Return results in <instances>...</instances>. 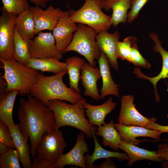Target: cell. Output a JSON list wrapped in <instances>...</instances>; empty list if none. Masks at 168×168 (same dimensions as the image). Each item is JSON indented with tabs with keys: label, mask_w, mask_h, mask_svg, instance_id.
Instances as JSON below:
<instances>
[{
	"label": "cell",
	"mask_w": 168,
	"mask_h": 168,
	"mask_svg": "<svg viewBox=\"0 0 168 168\" xmlns=\"http://www.w3.org/2000/svg\"><path fill=\"white\" fill-rule=\"evenodd\" d=\"M119 148L124 151L129 157L127 166H132L135 162L140 160H148L161 162L163 161L156 154V152L139 148L136 145L121 141L119 145Z\"/></svg>",
	"instance_id": "21"
},
{
	"label": "cell",
	"mask_w": 168,
	"mask_h": 168,
	"mask_svg": "<svg viewBox=\"0 0 168 168\" xmlns=\"http://www.w3.org/2000/svg\"><path fill=\"white\" fill-rule=\"evenodd\" d=\"M86 102L83 98L77 103L72 105L59 100L49 101L47 106L54 114L56 129L70 126L84 133L87 138H93V132L97 128L91 124L85 117L84 104Z\"/></svg>",
	"instance_id": "3"
},
{
	"label": "cell",
	"mask_w": 168,
	"mask_h": 168,
	"mask_svg": "<svg viewBox=\"0 0 168 168\" xmlns=\"http://www.w3.org/2000/svg\"><path fill=\"white\" fill-rule=\"evenodd\" d=\"M96 134L102 137V143L116 151L119 150V145L121 140L119 132L115 128L113 120L97 128Z\"/></svg>",
	"instance_id": "27"
},
{
	"label": "cell",
	"mask_w": 168,
	"mask_h": 168,
	"mask_svg": "<svg viewBox=\"0 0 168 168\" xmlns=\"http://www.w3.org/2000/svg\"><path fill=\"white\" fill-rule=\"evenodd\" d=\"M0 142L16 149L15 144L10 131L8 126L3 121L0 120Z\"/></svg>",
	"instance_id": "34"
},
{
	"label": "cell",
	"mask_w": 168,
	"mask_h": 168,
	"mask_svg": "<svg viewBox=\"0 0 168 168\" xmlns=\"http://www.w3.org/2000/svg\"><path fill=\"white\" fill-rule=\"evenodd\" d=\"M0 17V59H13L14 37L16 15L2 7Z\"/></svg>",
	"instance_id": "8"
},
{
	"label": "cell",
	"mask_w": 168,
	"mask_h": 168,
	"mask_svg": "<svg viewBox=\"0 0 168 168\" xmlns=\"http://www.w3.org/2000/svg\"><path fill=\"white\" fill-rule=\"evenodd\" d=\"M120 36L118 31L113 33L103 31L97 33L96 38L100 51L107 57L110 67L116 70L119 69L117 49Z\"/></svg>",
	"instance_id": "16"
},
{
	"label": "cell",
	"mask_w": 168,
	"mask_h": 168,
	"mask_svg": "<svg viewBox=\"0 0 168 168\" xmlns=\"http://www.w3.org/2000/svg\"><path fill=\"white\" fill-rule=\"evenodd\" d=\"M54 0H29L30 2L34 3L36 6L41 7L42 8L45 7L47 3Z\"/></svg>",
	"instance_id": "40"
},
{
	"label": "cell",
	"mask_w": 168,
	"mask_h": 168,
	"mask_svg": "<svg viewBox=\"0 0 168 168\" xmlns=\"http://www.w3.org/2000/svg\"><path fill=\"white\" fill-rule=\"evenodd\" d=\"M28 43L31 58L52 57L59 60L63 57V54L57 48L55 39L51 31H41Z\"/></svg>",
	"instance_id": "9"
},
{
	"label": "cell",
	"mask_w": 168,
	"mask_h": 168,
	"mask_svg": "<svg viewBox=\"0 0 168 168\" xmlns=\"http://www.w3.org/2000/svg\"><path fill=\"white\" fill-rule=\"evenodd\" d=\"M148 0H131V10L128 14L127 21L132 23L138 16L140 10Z\"/></svg>",
	"instance_id": "35"
},
{
	"label": "cell",
	"mask_w": 168,
	"mask_h": 168,
	"mask_svg": "<svg viewBox=\"0 0 168 168\" xmlns=\"http://www.w3.org/2000/svg\"><path fill=\"white\" fill-rule=\"evenodd\" d=\"M19 93L17 90H12L0 95V120L5 123L10 129L15 124L12 112L15 100Z\"/></svg>",
	"instance_id": "26"
},
{
	"label": "cell",
	"mask_w": 168,
	"mask_h": 168,
	"mask_svg": "<svg viewBox=\"0 0 168 168\" xmlns=\"http://www.w3.org/2000/svg\"><path fill=\"white\" fill-rule=\"evenodd\" d=\"M96 130L93 132V138L95 143L94 152L91 155L87 154L85 156L86 168H96V166H94V162L98 159L102 158L114 157L121 161L129 160V157L127 153L109 151L104 148L100 144L96 137Z\"/></svg>",
	"instance_id": "20"
},
{
	"label": "cell",
	"mask_w": 168,
	"mask_h": 168,
	"mask_svg": "<svg viewBox=\"0 0 168 168\" xmlns=\"http://www.w3.org/2000/svg\"><path fill=\"white\" fill-rule=\"evenodd\" d=\"M105 0H85L83 5L78 10L69 8L70 18L76 23L86 25L97 33L107 31L112 25L111 16L104 13Z\"/></svg>",
	"instance_id": "5"
},
{
	"label": "cell",
	"mask_w": 168,
	"mask_h": 168,
	"mask_svg": "<svg viewBox=\"0 0 168 168\" xmlns=\"http://www.w3.org/2000/svg\"><path fill=\"white\" fill-rule=\"evenodd\" d=\"M115 163L111 160V158L105 159L99 166V168H116Z\"/></svg>",
	"instance_id": "39"
},
{
	"label": "cell",
	"mask_w": 168,
	"mask_h": 168,
	"mask_svg": "<svg viewBox=\"0 0 168 168\" xmlns=\"http://www.w3.org/2000/svg\"><path fill=\"white\" fill-rule=\"evenodd\" d=\"M9 148L8 146L0 142V155L7 152Z\"/></svg>",
	"instance_id": "41"
},
{
	"label": "cell",
	"mask_w": 168,
	"mask_h": 168,
	"mask_svg": "<svg viewBox=\"0 0 168 168\" xmlns=\"http://www.w3.org/2000/svg\"><path fill=\"white\" fill-rule=\"evenodd\" d=\"M70 15L69 10L63 11L53 30L57 48L62 54L72 41L77 28L76 23L70 18Z\"/></svg>",
	"instance_id": "12"
},
{
	"label": "cell",
	"mask_w": 168,
	"mask_h": 168,
	"mask_svg": "<svg viewBox=\"0 0 168 168\" xmlns=\"http://www.w3.org/2000/svg\"><path fill=\"white\" fill-rule=\"evenodd\" d=\"M157 148L158 150L156 152V154L163 161H165L162 163V167L168 168V144L159 143Z\"/></svg>",
	"instance_id": "36"
},
{
	"label": "cell",
	"mask_w": 168,
	"mask_h": 168,
	"mask_svg": "<svg viewBox=\"0 0 168 168\" xmlns=\"http://www.w3.org/2000/svg\"><path fill=\"white\" fill-rule=\"evenodd\" d=\"M10 130L22 166L24 168H30L32 162L30 156L28 140L21 133L19 124H15Z\"/></svg>",
	"instance_id": "25"
},
{
	"label": "cell",
	"mask_w": 168,
	"mask_h": 168,
	"mask_svg": "<svg viewBox=\"0 0 168 168\" xmlns=\"http://www.w3.org/2000/svg\"><path fill=\"white\" fill-rule=\"evenodd\" d=\"M27 100L21 98L17 112L20 129L25 138L30 142V154L33 159L41 138L46 132L55 130V119L51 109L41 101L27 95Z\"/></svg>",
	"instance_id": "1"
},
{
	"label": "cell",
	"mask_w": 168,
	"mask_h": 168,
	"mask_svg": "<svg viewBox=\"0 0 168 168\" xmlns=\"http://www.w3.org/2000/svg\"><path fill=\"white\" fill-rule=\"evenodd\" d=\"M15 27L21 37L28 43L34 38L35 22L30 9L24 11L16 16Z\"/></svg>",
	"instance_id": "23"
},
{
	"label": "cell",
	"mask_w": 168,
	"mask_h": 168,
	"mask_svg": "<svg viewBox=\"0 0 168 168\" xmlns=\"http://www.w3.org/2000/svg\"><path fill=\"white\" fill-rule=\"evenodd\" d=\"M101 78L99 68L85 63L81 72L80 79L85 89L84 95L96 100L100 99L97 87V82Z\"/></svg>",
	"instance_id": "17"
},
{
	"label": "cell",
	"mask_w": 168,
	"mask_h": 168,
	"mask_svg": "<svg viewBox=\"0 0 168 168\" xmlns=\"http://www.w3.org/2000/svg\"><path fill=\"white\" fill-rule=\"evenodd\" d=\"M98 62L102 80L100 99H103L106 96L110 95L119 97V86L114 82L112 78L107 57L101 51Z\"/></svg>",
	"instance_id": "18"
},
{
	"label": "cell",
	"mask_w": 168,
	"mask_h": 168,
	"mask_svg": "<svg viewBox=\"0 0 168 168\" xmlns=\"http://www.w3.org/2000/svg\"><path fill=\"white\" fill-rule=\"evenodd\" d=\"M14 54L13 59L26 65L31 58L28 43L20 36L15 26L14 37Z\"/></svg>",
	"instance_id": "29"
},
{
	"label": "cell",
	"mask_w": 168,
	"mask_h": 168,
	"mask_svg": "<svg viewBox=\"0 0 168 168\" xmlns=\"http://www.w3.org/2000/svg\"><path fill=\"white\" fill-rule=\"evenodd\" d=\"M4 73L2 76L6 81V92L17 90L18 94L25 96L30 93L37 81L39 73L36 70L28 67L13 59H0Z\"/></svg>",
	"instance_id": "4"
},
{
	"label": "cell",
	"mask_w": 168,
	"mask_h": 168,
	"mask_svg": "<svg viewBox=\"0 0 168 168\" xmlns=\"http://www.w3.org/2000/svg\"><path fill=\"white\" fill-rule=\"evenodd\" d=\"M30 168H57L55 163L35 156Z\"/></svg>",
	"instance_id": "37"
},
{
	"label": "cell",
	"mask_w": 168,
	"mask_h": 168,
	"mask_svg": "<svg viewBox=\"0 0 168 168\" xmlns=\"http://www.w3.org/2000/svg\"><path fill=\"white\" fill-rule=\"evenodd\" d=\"M133 95L122 96L121 107L118 118V123L124 125H135L145 127L151 122H156L155 117L149 118L143 116L133 104Z\"/></svg>",
	"instance_id": "10"
},
{
	"label": "cell",
	"mask_w": 168,
	"mask_h": 168,
	"mask_svg": "<svg viewBox=\"0 0 168 168\" xmlns=\"http://www.w3.org/2000/svg\"><path fill=\"white\" fill-rule=\"evenodd\" d=\"M130 57L133 63L136 67L138 66L146 68H149L151 66L148 61L144 58L139 51L135 42L132 46Z\"/></svg>",
	"instance_id": "33"
},
{
	"label": "cell",
	"mask_w": 168,
	"mask_h": 168,
	"mask_svg": "<svg viewBox=\"0 0 168 168\" xmlns=\"http://www.w3.org/2000/svg\"><path fill=\"white\" fill-rule=\"evenodd\" d=\"M66 63L67 65L70 87L80 93V89L78 84L80 79L81 71L85 63V61L79 57L73 56L66 58Z\"/></svg>",
	"instance_id": "28"
},
{
	"label": "cell",
	"mask_w": 168,
	"mask_h": 168,
	"mask_svg": "<svg viewBox=\"0 0 168 168\" xmlns=\"http://www.w3.org/2000/svg\"><path fill=\"white\" fill-rule=\"evenodd\" d=\"M85 138V133L82 131L77 135L76 143L68 153L63 154L55 163L57 168H63L68 165L86 168L84 154L88 152L89 148Z\"/></svg>",
	"instance_id": "13"
},
{
	"label": "cell",
	"mask_w": 168,
	"mask_h": 168,
	"mask_svg": "<svg viewBox=\"0 0 168 168\" xmlns=\"http://www.w3.org/2000/svg\"><path fill=\"white\" fill-rule=\"evenodd\" d=\"M0 168H20V161L17 151L10 147L6 152L0 155Z\"/></svg>",
	"instance_id": "30"
},
{
	"label": "cell",
	"mask_w": 168,
	"mask_h": 168,
	"mask_svg": "<svg viewBox=\"0 0 168 168\" xmlns=\"http://www.w3.org/2000/svg\"><path fill=\"white\" fill-rule=\"evenodd\" d=\"M144 127L150 129L158 130L162 133H168V125H161L156 123L155 122H151L149 123Z\"/></svg>",
	"instance_id": "38"
},
{
	"label": "cell",
	"mask_w": 168,
	"mask_h": 168,
	"mask_svg": "<svg viewBox=\"0 0 168 168\" xmlns=\"http://www.w3.org/2000/svg\"><path fill=\"white\" fill-rule=\"evenodd\" d=\"M116 106V104L113 101L110 96L105 103L98 105H91L86 102L84 106L86 115L88 121L92 126H100L105 124V119L106 116L112 112Z\"/></svg>",
	"instance_id": "19"
},
{
	"label": "cell",
	"mask_w": 168,
	"mask_h": 168,
	"mask_svg": "<svg viewBox=\"0 0 168 168\" xmlns=\"http://www.w3.org/2000/svg\"><path fill=\"white\" fill-rule=\"evenodd\" d=\"M149 37L155 43L153 49L156 53H159L161 56L162 60V65L161 71L156 76L149 77L144 75L141 71L140 68L135 67L133 72L137 77L140 79L149 81L153 84L154 88L156 101L159 102L160 98L157 93L156 85L161 79L168 78V51H166L162 46V43L159 38L158 34L153 32L149 34Z\"/></svg>",
	"instance_id": "14"
},
{
	"label": "cell",
	"mask_w": 168,
	"mask_h": 168,
	"mask_svg": "<svg viewBox=\"0 0 168 168\" xmlns=\"http://www.w3.org/2000/svg\"><path fill=\"white\" fill-rule=\"evenodd\" d=\"M35 22V35L43 30L53 31L62 16L63 11L59 7L52 5L49 6L45 10L39 6L30 7Z\"/></svg>",
	"instance_id": "11"
},
{
	"label": "cell",
	"mask_w": 168,
	"mask_h": 168,
	"mask_svg": "<svg viewBox=\"0 0 168 168\" xmlns=\"http://www.w3.org/2000/svg\"><path fill=\"white\" fill-rule=\"evenodd\" d=\"M114 126L119 133L122 141L136 145L145 140L136 139L138 137H148L158 141L162 133L159 131L146 128L144 127L135 125H124L119 123L114 124Z\"/></svg>",
	"instance_id": "15"
},
{
	"label": "cell",
	"mask_w": 168,
	"mask_h": 168,
	"mask_svg": "<svg viewBox=\"0 0 168 168\" xmlns=\"http://www.w3.org/2000/svg\"><path fill=\"white\" fill-rule=\"evenodd\" d=\"M2 2L5 10L16 15L30 7L28 0H2Z\"/></svg>",
	"instance_id": "32"
},
{
	"label": "cell",
	"mask_w": 168,
	"mask_h": 168,
	"mask_svg": "<svg viewBox=\"0 0 168 168\" xmlns=\"http://www.w3.org/2000/svg\"><path fill=\"white\" fill-rule=\"evenodd\" d=\"M131 0H105L103 9L106 11L112 9V25L116 26L127 21L128 10L131 8Z\"/></svg>",
	"instance_id": "22"
},
{
	"label": "cell",
	"mask_w": 168,
	"mask_h": 168,
	"mask_svg": "<svg viewBox=\"0 0 168 168\" xmlns=\"http://www.w3.org/2000/svg\"><path fill=\"white\" fill-rule=\"evenodd\" d=\"M27 67L43 72H51L57 74L67 70L66 63H63L52 57L32 58L26 65Z\"/></svg>",
	"instance_id": "24"
},
{
	"label": "cell",
	"mask_w": 168,
	"mask_h": 168,
	"mask_svg": "<svg viewBox=\"0 0 168 168\" xmlns=\"http://www.w3.org/2000/svg\"><path fill=\"white\" fill-rule=\"evenodd\" d=\"M67 70L51 76L39 73L36 82L31 89L30 94L46 106L52 100H65L72 104L77 103L82 98L79 92L67 87L63 81Z\"/></svg>",
	"instance_id": "2"
},
{
	"label": "cell",
	"mask_w": 168,
	"mask_h": 168,
	"mask_svg": "<svg viewBox=\"0 0 168 168\" xmlns=\"http://www.w3.org/2000/svg\"><path fill=\"white\" fill-rule=\"evenodd\" d=\"M97 33L88 26L81 23L77 25V28L72 41L63 54L73 51L84 56L92 66L96 67L101 51L96 38Z\"/></svg>",
	"instance_id": "6"
},
{
	"label": "cell",
	"mask_w": 168,
	"mask_h": 168,
	"mask_svg": "<svg viewBox=\"0 0 168 168\" xmlns=\"http://www.w3.org/2000/svg\"><path fill=\"white\" fill-rule=\"evenodd\" d=\"M137 39L136 37L131 36L126 38L122 42L119 41L117 49L118 58H120L122 60H126L129 63H132L130 57L131 48Z\"/></svg>",
	"instance_id": "31"
},
{
	"label": "cell",
	"mask_w": 168,
	"mask_h": 168,
	"mask_svg": "<svg viewBox=\"0 0 168 168\" xmlns=\"http://www.w3.org/2000/svg\"><path fill=\"white\" fill-rule=\"evenodd\" d=\"M67 144L59 129L48 131L42 136L36 149L37 157L55 163L63 154Z\"/></svg>",
	"instance_id": "7"
}]
</instances>
